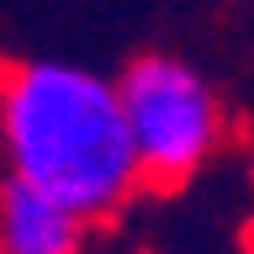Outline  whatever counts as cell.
I'll use <instances>...</instances> for the list:
<instances>
[{
    "mask_svg": "<svg viewBox=\"0 0 254 254\" xmlns=\"http://www.w3.org/2000/svg\"><path fill=\"white\" fill-rule=\"evenodd\" d=\"M0 170L59 196L90 228L143 196L117 85L69 59L0 64Z\"/></svg>",
    "mask_w": 254,
    "mask_h": 254,
    "instance_id": "1",
    "label": "cell"
},
{
    "mask_svg": "<svg viewBox=\"0 0 254 254\" xmlns=\"http://www.w3.org/2000/svg\"><path fill=\"white\" fill-rule=\"evenodd\" d=\"M111 85L143 190H186L228 154L233 106L196 59L175 48H148L127 59Z\"/></svg>",
    "mask_w": 254,
    "mask_h": 254,
    "instance_id": "2",
    "label": "cell"
},
{
    "mask_svg": "<svg viewBox=\"0 0 254 254\" xmlns=\"http://www.w3.org/2000/svg\"><path fill=\"white\" fill-rule=\"evenodd\" d=\"M90 233L74 206L0 170V254H90Z\"/></svg>",
    "mask_w": 254,
    "mask_h": 254,
    "instance_id": "3",
    "label": "cell"
},
{
    "mask_svg": "<svg viewBox=\"0 0 254 254\" xmlns=\"http://www.w3.org/2000/svg\"><path fill=\"white\" fill-rule=\"evenodd\" d=\"M228 5H249V0H228Z\"/></svg>",
    "mask_w": 254,
    "mask_h": 254,
    "instance_id": "4",
    "label": "cell"
}]
</instances>
